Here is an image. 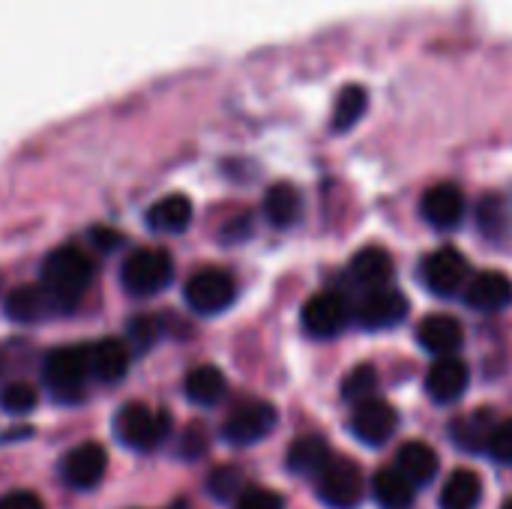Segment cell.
Segmentation results:
<instances>
[{
	"label": "cell",
	"instance_id": "25",
	"mask_svg": "<svg viewBox=\"0 0 512 509\" xmlns=\"http://www.w3.org/2000/svg\"><path fill=\"white\" fill-rule=\"evenodd\" d=\"M372 498L381 509H408L414 504V486L396 468H384L372 477Z\"/></svg>",
	"mask_w": 512,
	"mask_h": 509
},
{
	"label": "cell",
	"instance_id": "13",
	"mask_svg": "<svg viewBox=\"0 0 512 509\" xmlns=\"http://www.w3.org/2000/svg\"><path fill=\"white\" fill-rule=\"evenodd\" d=\"M420 213L432 228H456L465 216V195L456 183H435L420 201Z\"/></svg>",
	"mask_w": 512,
	"mask_h": 509
},
{
	"label": "cell",
	"instance_id": "18",
	"mask_svg": "<svg viewBox=\"0 0 512 509\" xmlns=\"http://www.w3.org/2000/svg\"><path fill=\"white\" fill-rule=\"evenodd\" d=\"M192 222V201L180 192L165 195L147 207V225L156 234H183Z\"/></svg>",
	"mask_w": 512,
	"mask_h": 509
},
{
	"label": "cell",
	"instance_id": "20",
	"mask_svg": "<svg viewBox=\"0 0 512 509\" xmlns=\"http://www.w3.org/2000/svg\"><path fill=\"white\" fill-rule=\"evenodd\" d=\"M396 471L417 489L438 477V453L423 441H408L396 456Z\"/></svg>",
	"mask_w": 512,
	"mask_h": 509
},
{
	"label": "cell",
	"instance_id": "15",
	"mask_svg": "<svg viewBox=\"0 0 512 509\" xmlns=\"http://www.w3.org/2000/svg\"><path fill=\"white\" fill-rule=\"evenodd\" d=\"M465 303L477 312H501L512 306V279L507 273L486 270L465 285Z\"/></svg>",
	"mask_w": 512,
	"mask_h": 509
},
{
	"label": "cell",
	"instance_id": "4",
	"mask_svg": "<svg viewBox=\"0 0 512 509\" xmlns=\"http://www.w3.org/2000/svg\"><path fill=\"white\" fill-rule=\"evenodd\" d=\"M90 375V348H57L45 357L42 378L57 399H75Z\"/></svg>",
	"mask_w": 512,
	"mask_h": 509
},
{
	"label": "cell",
	"instance_id": "6",
	"mask_svg": "<svg viewBox=\"0 0 512 509\" xmlns=\"http://www.w3.org/2000/svg\"><path fill=\"white\" fill-rule=\"evenodd\" d=\"M186 306L198 315H219L237 297V282L225 270H198L183 288Z\"/></svg>",
	"mask_w": 512,
	"mask_h": 509
},
{
	"label": "cell",
	"instance_id": "37",
	"mask_svg": "<svg viewBox=\"0 0 512 509\" xmlns=\"http://www.w3.org/2000/svg\"><path fill=\"white\" fill-rule=\"evenodd\" d=\"M90 240H93L102 252H114V249L120 246L123 237H120L114 228H93V231H90Z\"/></svg>",
	"mask_w": 512,
	"mask_h": 509
},
{
	"label": "cell",
	"instance_id": "35",
	"mask_svg": "<svg viewBox=\"0 0 512 509\" xmlns=\"http://www.w3.org/2000/svg\"><path fill=\"white\" fill-rule=\"evenodd\" d=\"M204 450H207L204 429L192 426V429L183 435V441H180V456H183V459H189V462H195V459H201V456H204Z\"/></svg>",
	"mask_w": 512,
	"mask_h": 509
},
{
	"label": "cell",
	"instance_id": "17",
	"mask_svg": "<svg viewBox=\"0 0 512 509\" xmlns=\"http://www.w3.org/2000/svg\"><path fill=\"white\" fill-rule=\"evenodd\" d=\"M498 420L489 408H477L459 420H453L450 426V438L459 450H468V453H486L489 450V441H492V432H495Z\"/></svg>",
	"mask_w": 512,
	"mask_h": 509
},
{
	"label": "cell",
	"instance_id": "32",
	"mask_svg": "<svg viewBox=\"0 0 512 509\" xmlns=\"http://www.w3.org/2000/svg\"><path fill=\"white\" fill-rule=\"evenodd\" d=\"M159 339V324L150 315H141L129 324V342L135 351H150Z\"/></svg>",
	"mask_w": 512,
	"mask_h": 509
},
{
	"label": "cell",
	"instance_id": "3",
	"mask_svg": "<svg viewBox=\"0 0 512 509\" xmlns=\"http://www.w3.org/2000/svg\"><path fill=\"white\" fill-rule=\"evenodd\" d=\"M174 279L171 255L162 249H138L123 261L120 282L132 297H153L165 291Z\"/></svg>",
	"mask_w": 512,
	"mask_h": 509
},
{
	"label": "cell",
	"instance_id": "23",
	"mask_svg": "<svg viewBox=\"0 0 512 509\" xmlns=\"http://www.w3.org/2000/svg\"><path fill=\"white\" fill-rule=\"evenodd\" d=\"M300 210H303V198H300V192L291 183H276V186L267 189V195H264V216H267L270 225L291 228L300 219Z\"/></svg>",
	"mask_w": 512,
	"mask_h": 509
},
{
	"label": "cell",
	"instance_id": "34",
	"mask_svg": "<svg viewBox=\"0 0 512 509\" xmlns=\"http://www.w3.org/2000/svg\"><path fill=\"white\" fill-rule=\"evenodd\" d=\"M234 509H285V501L279 492L270 489H246Z\"/></svg>",
	"mask_w": 512,
	"mask_h": 509
},
{
	"label": "cell",
	"instance_id": "28",
	"mask_svg": "<svg viewBox=\"0 0 512 509\" xmlns=\"http://www.w3.org/2000/svg\"><path fill=\"white\" fill-rule=\"evenodd\" d=\"M366 102H369V93L363 84H345L333 102V129L342 132V129H351L360 114L366 111Z\"/></svg>",
	"mask_w": 512,
	"mask_h": 509
},
{
	"label": "cell",
	"instance_id": "2",
	"mask_svg": "<svg viewBox=\"0 0 512 509\" xmlns=\"http://www.w3.org/2000/svg\"><path fill=\"white\" fill-rule=\"evenodd\" d=\"M171 420L168 414H159L141 402H129L117 411L114 417V435L120 438V444H126L129 450H156L165 438H168Z\"/></svg>",
	"mask_w": 512,
	"mask_h": 509
},
{
	"label": "cell",
	"instance_id": "21",
	"mask_svg": "<svg viewBox=\"0 0 512 509\" xmlns=\"http://www.w3.org/2000/svg\"><path fill=\"white\" fill-rule=\"evenodd\" d=\"M393 270H396V267H393L390 252L381 249V246H366V249H360V252L354 255V261H351V276H354L363 288H369V291L387 288L390 279H393Z\"/></svg>",
	"mask_w": 512,
	"mask_h": 509
},
{
	"label": "cell",
	"instance_id": "5",
	"mask_svg": "<svg viewBox=\"0 0 512 509\" xmlns=\"http://www.w3.org/2000/svg\"><path fill=\"white\" fill-rule=\"evenodd\" d=\"M318 498L330 509H357L366 498V477L351 459H330L318 477Z\"/></svg>",
	"mask_w": 512,
	"mask_h": 509
},
{
	"label": "cell",
	"instance_id": "8",
	"mask_svg": "<svg viewBox=\"0 0 512 509\" xmlns=\"http://www.w3.org/2000/svg\"><path fill=\"white\" fill-rule=\"evenodd\" d=\"M276 426V408L267 402H246L240 405L222 426V438L231 447H252L264 441Z\"/></svg>",
	"mask_w": 512,
	"mask_h": 509
},
{
	"label": "cell",
	"instance_id": "7",
	"mask_svg": "<svg viewBox=\"0 0 512 509\" xmlns=\"http://www.w3.org/2000/svg\"><path fill=\"white\" fill-rule=\"evenodd\" d=\"M468 276H471L468 258L456 249H438L420 267V279L435 297H453L468 285Z\"/></svg>",
	"mask_w": 512,
	"mask_h": 509
},
{
	"label": "cell",
	"instance_id": "19",
	"mask_svg": "<svg viewBox=\"0 0 512 509\" xmlns=\"http://www.w3.org/2000/svg\"><path fill=\"white\" fill-rule=\"evenodd\" d=\"M129 372V345L123 339H102L90 348V375L102 384H117Z\"/></svg>",
	"mask_w": 512,
	"mask_h": 509
},
{
	"label": "cell",
	"instance_id": "33",
	"mask_svg": "<svg viewBox=\"0 0 512 509\" xmlns=\"http://www.w3.org/2000/svg\"><path fill=\"white\" fill-rule=\"evenodd\" d=\"M486 453H489L495 462H501V465H512V420H504V423L495 426Z\"/></svg>",
	"mask_w": 512,
	"mask_h": 509
},
{
	"label": "cell",
	"instance_id": "11",
	"mask_svg": "<svg viewBox=\"0 0 512 509\" xmlns=\"http://www.w3.org/2000/svg\"><path fill=\"white\" fill-rule=\"evenodd\" d=\"M105 471H108V453L99 444H81V447L69 450L60 465L63 483L78 492L96 489L102 483Z\"/></svg>",
	"mask_w": 512,
	"mask_h": 509
},
{
	"label": "cell",
	"instance_id": "30",
	"mask_svg": "<svg viewBox=\"0 0 512 509\" xmlns=\"http://www.w3.org/2000/svg\"><path fill=\"white\" fill-rule=\"evenodd\" d=\"M207 489H210V495H213L216 501H222V504L240 501V495H243V474H240L237 468H231V465L216 468V471L210 474V480H207Z\"/></svg>",
	"mask_w": 512,
	"mask_h": 509
},
{
	"label": "cell",
	"instance_id": "38",
	"mask_svg": "<svg viewBox=\"0 0 512 509\" xmlns=\"http://www.w3.org/2000/svg\"><path fill=\"white\" fill-rule=\"evenodd\" d=\"M501 509H512V498H510V501H507V504H504V507H501Z\"/></svg>",
	"mask_w": 512,
	"mask_h": 509
},
{
	"label": "cell",
	"instance_id": "12",
	"mask_svg": "<svg viewBox=\"0 0 512 509\" xmlns=\"http://www.w3.org/2000/svg\"><path fill=\"white\" fill-rule=\"evenodd\" d=\"M405 315H408V300H405V294H399L390 285L369 291L357 309V318L366 330H390V327L402 324Z\"/></svg>",
	"mask_w": 512,
	"mask_h": 509
},
{
	"label": "cell",
	"instance_id": "14",
	"mask_svg": "<svg viewBox=\"0 0 512 509\" xmlns=\"http://www.w3.org/2000/svg\"><path fill=\"white\" fill-rule=\"evenodd\" d=\"M468 381H471V372L459 357H441L438 363H432L426 375V393L438 405H453L465 396Z\"/></svg>",
	"mask_w": 512,
	"mask_h": 509
},
{
	"label": "cell",
	"instance_id": "29",
	"mask_svg": "<svg viewBox=\"0 0 512 509\" xmlns=\"http://www.w3.org/2000/svg\"><path fill=\"white\" fill-rule=\"evenodd\" d=\"M375 390H378V369H375L372 363L354 366V369L345 375V381H342V396H345L348 402H354V405L375 399Z\"/></svg>",
	"mask_w": 512,
	"mask_h": 509
},
{
	"label": "cell",
	"instance_id": "26",
	"mask_svg": "<svg viewBox=\"0 0 512 509\" xmlns=\"http://www.w3.org/2000/svg\"><path fill=\"white\" fill-rule=\"evenodd\" d=\"M483 501V483L474 471H456L441 489V509H477Z\"/></svg>",
	"mask_w": 512,
	"mask_h": 509
},
{
	"label": "cell",
	"instance_id": "27",
	"mask_svg": "<svg viewBox=\"0 0 512 509\" xmlns=\"http://www.w3.org/2000/svg\"><path fill=\"white\" fill-rule=\"evenodd\" d=\"M3 312H6L12 321L33 324V321H39V318H45V315L51 312V303H48V297H45L42 288L27 285V288H15V291L6 294Z\"/></svg>",
	"mask_w": 512,
	"mask_h": 509
},
{
	"label": "cell",
	"instance_id": "24",
	"mask_svg": "<svg viewBox=\"0 0 512 509\" xmlns=\"http://www.w3.org/2000/svg\"><path fill=\"white\" fill-rule=\"evenodd\" d=\"M225 375L216 369V366H198L186 375L183 381V390H186V399L201 405V408H213L222 402L225 396Z\"/></svg>",
	"mask_w": 512,
	"mask_h": 509
},
{
	"label": "cell",
	"instance_id": "36",
	"mask_svg": "<svg viewBox=\"0 0 512 509\" xmlns=\"http://www.w3.org/2000/svg\"><path fill=\"white\" fill-rule=\"evenodd\" d=\"M0 509H45L33 492H9L0 498Z\"/></svg>",
	"mask_w": 512,
	"mask_h": 509
},
{
	"label": "cell",
	"instance_id": "22",
	"mask_svg": "<svg viewBox=\"0 0 512 509\" xmlns=\"http://www.w3.org/2000/svg\"><path fill=\"white\" fill-rule=\"evenodd\" d=\"M330 444L321 435H306L297 438L288 450V468L300 477H321V471L330 465Z\"/></svg>",
	"mask_w": 512,
	"mask_h": 509
},
{
	"label": "cell",
	"instance_id": "1",
	"mask_svg": "<svg viewBox=\"0 0 512 509\" xmlns=\"http://www.w3.org/2000/svg\"><path fill=\"white\" fill-rule=\"evenodd\" d=\"M90 279H93V261L87 258V252H81L78 246H60L45 258L39 288L45 291L51 309L69 312L84 297Z\"/></svg>",
	"mask_w": 512,
	"mask_h": 509
},
{
	"label": "cell",
	"instance_id": "16",
	"mask_svg": "<svg viewBox=\"0 0 512 509\" xmlns=\"http://www.w3.org/2000/svg\"><path fill=\"white\" fill-rule=\"evenodd\" d=\"M462 339H465V330H462V324L453 315H429L417 327V342L429 354H435L438 360L441 357H453L462 348Z\"/></svg>",
	"mask_w": 512,
	"mask_h": 509
},
{
	"label": "cell",
	"instance_id": "10",
	"mask_svg": "<svg viewBox=\"0 0 512 509\" xmlns=\"http://www.w3.org/2000/svg\"><path fill=\"white\" fill-rule=\"evenodd\" d=\"M348 303L333 294V291H321L315 297L306 300L303 306V330L315 339H333L345 330L348 324Z\"/></svg>",
	"mask_w": 512,
	"mask_h": 509
},
{
	"label": "cell",
	"instance_id": "9",
	"mask_svg": "<svg viewBox=\"0 0 512 509\" xmlns=\"http://www.w3.org/2000/svg\"><path fill=\"white\" fill-rule=\"evenodd\" d=\"M348 426H351V435H354L360 444H366V447H381V444H387V441L396 435V429H399V414H396L387 402L369 399V402L354 405V414H351Z\"/></svg>",
	"mask_w": 512,
	"mask_h": 509
},
{
	"label": "cell",
	"instance_id": "31",
	"mask_svg": "<svg viewBox=\"0 0 512 509\" xmlns=\"http://www.w3.org/2000/svg\"><path fill=\"white\" fill-rule=\"evenodd\" d=\"M36 402H39L36 390H33L30 384H24V381L6 384V387L0 390V408H3L6 414H12V417L30 414V411L36 408Z\"/></svg>",
	"mask_w": 512,
	"mask_h": 509
}]
</instances>
